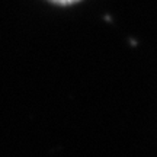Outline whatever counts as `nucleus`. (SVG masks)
<instances>
[{"label": "nucleus", "instance_id": "obj_1", "mask_svg": "<svg viewBox=\"0 0 157 157\" xmlns=\"http://www.w3.org/2000/svg\"><path fill=\"white\" fill-rule=\"evenodd\" d=\"M47 2H50V3L56 6H60V7H68V6L77 5V3L83 2V0H47Z\"/></svg>", "mask_w": 157, "mask_h": 157}]
</instances>
